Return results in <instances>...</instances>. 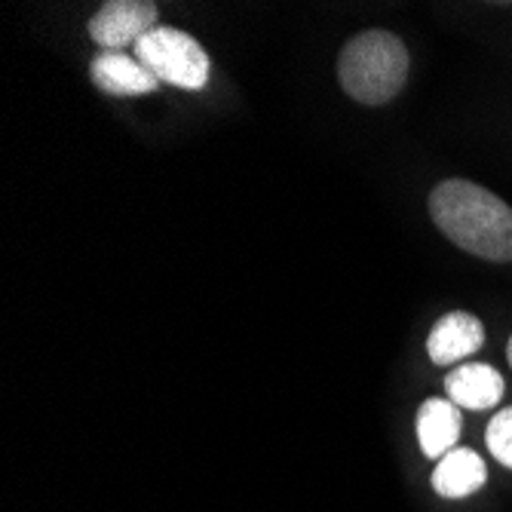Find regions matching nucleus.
<instances>
[{"label": "nucleus", "mask_w": 512, "mask_h": 512, "mask_svg": "<svg viewBox=\"0 0 512 512\" xmlns=\"http://www.w3.org/2000/svg\"><path fill=\"white\" fill-rule=\"evenodd\" d=\"M430 218L463 252L512 261V209L473 181L451 178L430 194Z\"/></svg>", "instance_id": "obj_1"}, {"label": "nucleus", "mask_w": 512, "mask_h": 512, "mask_svg": "<svg viewBox=\"0 0 512 512\" xmlns=\"http://www.w3.org/2000/svg\"><path fill=\"white\" fill-rule=\"evenodd\" d=\"M408 50L390 31L356 34L338 59V77L350 99L362 105H384L408 80Z\"/></svg>", "instance_id": "obj_2"}, {"label": "nucleus", "mask_w": 512, "mask_h": 512, "mask_svg": "<svg viewBox=\"0 0 512 512\" xmlns=\"http://www.w3.org/2000/svg\"><path fill=\"white\" fill-rule=\"evenodd\" d=\"M135 59L160 83L178 89H203L209 83V56L203 46L178 28L157 25L135 43Z\"/></svg>", "instance_id": "obj_3"}, {"label": "nucleus", "mask_w": 512, "mask_h": 512, "mask_svg": "<svg viewBox=\"0 0 512 512\" xmlns=\"http://www.w3.org/2000/svg\"><path fill=\"white\" fill-rule=\"evenodd\" d=\"M157 28V7L151 0H111L89 19V37L102 53H123Z\"/></svg>", "instance_id": "obj_4"}, {"label": "nucleus", "mask_w": 512, "mask_h": 512, "mask_svg": "<svg viewBox=\"0 0 512 512\" xmlns=\"http://www.w3.org/2000/svg\"><path fill=\"white\" fill-rule=\"evenodd\" d=\"M485 344V325L473 313H445L427 338V353L436 365H460Z\"/></svg>", "instance_id": "obj_5"}, {"label": "nucleus", "mask_w": 512, "mask_h": 512, "mask_svg": "<svg viewBox=\"0 0 512 512\" xmlns=\"http://www.w3.org/2000/svg\"><path fill=\"white\" fill-rule=\"evenodd\" d=\"M89 77L108 96H148L160 86V80L126 53H99L89 65Z\"/></svg>", "instance_id": "obj_6"}, {"label": "nucleus", "mask_w": 512, "mask_h": 512, "mask_svg": "<svg viewBox=\"0 0 512 512\" xmlns=\"http://www.w3.org/2000/svg\"><path fill=\"white\" fill-rule=\"evenodd\" d=\"M445 393L457 408L485 411L503 399V378L485 362H463L445 378Z\"/></svg>", "instance_id": "obj_7"}, {"label": "nucleus", "mask_w": 512, "mask_h": 512, "mask_svg": "<svg viewBox=\"0 0 512 512\" xmlns=\"http://www.w3.org/2000/svg\"><path fill=\"white\" fill-rule=\"evenodd\" d=\"M463 433L460 408L451 399H427L417 411V442L430 460H442L457 448Z\"/></svg>", "instance_id": "obj_8"}, {"label": "nucleus", "mask_w": 512, "mask_h": 512, "mask_svg": "<svg viewBox=\"0 0 512 512\" xmlns=\"http://www.w3.org/2000/svg\"><path fill=\"white\" fill-rule=\"evenodd\" d=\"M488 479L485 470V460L473 451V448H454L448 451L439 463H436V473H433V491L439 497L448 500H460V497H470L476 494Z\"/></svg>", "instance_id": "obj_9"}, {"label": "nucleus", "mask_w": 512, "mask_h": 512, "mask_svg": "<svg viewBox=\"0 0 512 512\" xmlns=\"http://www.w3.org/2000/svg\"><path fill=\"white\" fill-rule=\"evenodd\" d=\"M485 442L494 460L512 470V408H503L494 414V421L488 424V433H485Z\"/></svg>", "instance_id": "obj_10"}, {"label": "nucleus", "mask_w": 512, "mask_h": 512, "mask_svg": "<svg viewBox=\"0 0 512 512\" xmlns=\"http://www.w3.org/2000/svg\"><path fill=\"white\" fill-rule=\"evenodd\" d=\"M506 356H509V365H512V338H509V347H506Z\"/></svg>", "instance_id": "obj_11"}]
</instances>
